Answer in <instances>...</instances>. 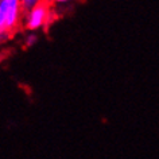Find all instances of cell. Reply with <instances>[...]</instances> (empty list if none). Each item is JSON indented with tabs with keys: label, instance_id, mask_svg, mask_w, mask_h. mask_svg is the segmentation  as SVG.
Segmentation results:
<instances>
[{
	"label": "cell",
	"instance_id": "obj_1",
	"mask_svg": "<svg viewBox=\"0 0 159 159\" xmlns=\"http://www.w3.org/2000/svg\"><path fill=\"white\" fill-rule=\"evenodd\" d=\"M49 18H50V7L46 2L42 0L37 7H34L33 10L26 12L25 26L27 30L34 33V31L45 27L47 20H49Z\"/></svg>",
	"mask_w": 159,
	"mask_h": 159
},
{
	"label": "cell",
	"instance_id": "obj_2",
	"mask_svg": "<svg viewBox=\"0 0 159 159\" xmlns=\"http://www.w3.org/2000/svg\"><path fill=\"white\" fill-rule=\"evenodd\" d=\"M19 2H20V8H22V11L27 12V11L33 10L34 7H37L39 3L42 2V0H19Z\"/></svg>",
	"mask_w": 159,
	"mask_h": 159
},
{
	"label": "cell",
	"instance_id": "obj_3",
	"mask_svg": "<svg viewBox=\"0 0 159 159\" xmlns=\"http://www.w3.org/2000/svg\"><path fill=\"white\" fill-rule=\"evenodd\" d=\"M37 35H35L34 33H30L29 35L26 37V46H33L35 42H37Z\"/></svg>",
	"mask_w": 159,
	"mask_h": 159
},
{
	"label": "cell",
	"instance_id": "obj_4",
	"mask_svg": "<svg viewBox=\"0 0 159 159\" xmlns=\"http://www.w3.org/2000/svg\"><path fill=\"white\" fill-rule=\"evenodd\" d=\"M10 33H7V31H0V43L2 42H6L7 38H8Z\"/></svg>",
	"mask_w": 159,
	"mask_h": 159
},
{
	"label": "cell",
	"instance_id": "obj_5",
	"mask_svg": "<svg viewBox=\"0 0 159 159\" xmlns=\"http://www.w3.org/2000/svg\"><path fill=\"white\" fill-rule=\"evenodd\" d=\"M54 3H57V4H65V3L70 2V0H53Z\"/></svg>",
	"mask_w": 159,
	"mask_h": 159
}]
</instances>
